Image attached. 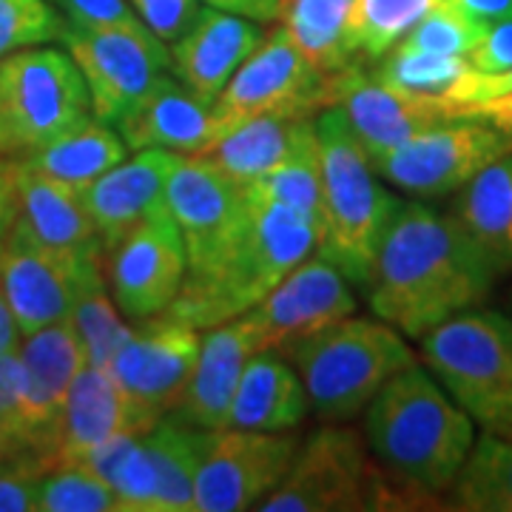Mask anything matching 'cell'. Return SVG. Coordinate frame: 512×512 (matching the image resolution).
I'll return each instance as SVG.
<instances>
[{
  "mask_svg": "<svg viewBox=\"0 0 512 512\" xmlns=\"http://www.w3.org/2000/svg\"><path fill=\"white\" fill-rule=\"evenodd\" d=\"M165 205L183 237L185 276H202L217 268L251 217L245 188L191 154L168 180Z\"/></svg>",
  "mask_w": 512,
  "mask_h": 512,
  "instance_id": "cell-16",
  "label": "cell"
},
{
  "mask_svg": "<svg viewBox=\"0 0 512 512\" xmlns=\"http://www.w3.org/2000/svg\"><path fill=\"white\" fill-rule=\"evenodd\" d=\"M185 157L188 154L168 148H140L80 191L103 251L114 248L134 225L163 205L168 180Z\"/></svg>",
  "mask_w": 512,
  "mask_h": 512,
  "instance_id": "cell-20",
  "label": "cell"
},
{
  "mask_svg": "<svg viewBox=\"0 0 512 512\" xmlns=\"http://www.w3.org/2000/svg\"><path fill=\"white\" fill-rule=\"evenodd\" d=\"M450 507L467 512H512V441L478 436L450 487Z\"/></svg>",
  "mask_w": 512,
  "mask_h": 512,
  "instance_id": "cell-32",
  "label": "cell"
},
{
  "mask_svg": "<svg viewBox=\"0 0 512 512\" xmlns=\"http://www.w3.org/2000/svg\"><path fill=\"white\" fill-rule=\"evenodd\" d=\"M447 3L484 26L512 20V0H447Z\"/></svg>",
  "mask_w": 512,
  "mask_h": 512,
  "instance_id": "cell-47",
  "label": "cell"
},
{
  "mask_svg": "<svg viewBox=\"0 0 512 512\" xmlns=\"http://www.w3.org/2000/svg\"><path fill=\"white\" fill-rule=\"evenodd\" d=\"M92 114L69 52L29 46L0 57V160H23Z\"/></svg>",
  "mask_w": 512,
  "mask_h": 512,
  "instance_id": "cell-8",
  "label": "cell"
},
{
  "mask_svg": "<svg viewBox=\"0 0 512 512\" xmlns=\"http://www.w3.org/2000/svg\"><path fill=\"white\" fill-rule=\"evenodd\" d=\"M367 450L407 498L447 493L476 444V421L419 365L396 373L365 407Z\"/></svg>",
  "mask_w": 512,
  "mask_h": 512,
  "instance_id": "cell-2",
  "label": "cell"
},
{
  "mask_svg": "<svg viewBox=\"0 0 512 512\" xmlns=\"http://www.w3.org/2000/svg\"><path fill=\"white\" fill-rule=\"evenodd\" d=\"M507 92H512V69L501 74L473 72V77L467 80V86L461 92V103L464 106H478L484 100H493V97H501Z\"/></svg>",
  "mask_w": 512,
  "mask_h": 512,
  "instance_id": "cell-46",
  "label": "cell"
},
{
  "mask_svg": "<svg viewBox=\"0 0 512 512\" xmlns=\"http://www.w3.org/2000/svg\"><path fill=\"white\" fill-rule=\"evenodd\" d=\"M424 365L484 430L512 410V319L470 308L419 339Z\"/></svg>",
  "mask_w": 512,
  "mask_h": 512,
  "instance_id": "cell-7",
  "label": "cell"
},
{
  "mask_svg": "<svg viewBox=\"0 0 512 512\" xmlns=\"http://www.w3.org/2000/svg\"><path fill=\"white\" fill-rule=\"evenodd\" d=\"M487 433H495V436H501V439H510L512 441V410L504 416V419L495 424L493 430H487Z\"/></svg>",
  "mask_w": 512,
  "mask_h": 512,
  "instance_id": "cell-53",
  "label": "cell"
},
{
  "mask_svg": "<svg viewBox=\"0 0 512 512\" xmlns=\"http://www.w3.org/2000/svg\"><path fill=\"white\" fill-rule=\"evenodd\" d=\"M154 424L137 410L109 376V370L83 367L74 376L57 427V464L83 461L103 441L120 433H143Z\"/></svg>",
  "mask_w": 512,
  "mask_h": 512,
  "instance_id": "cell-24",
  "label": "cell"
},
{
  "mask_svg": "<svg viewBox=\"0 0 512 512\" xmlns=\"http://www.w3.org/2000/svg\"><path fill=\"white\" fill-rule=\"evenodd\" d=\"M37 512H120L117 495L83 461L55 464L37 495Z\"/></svg>",
  "mask_w": 512,
  "mask_h": 512,
  "instance_id": "cell-38",
  "label": "cell"
},
{
  "mask_svg": "<svg viewBox=\"0 0 512 512\" xmlns=\"http://www.w3.org/2000/svg\"><path fill=\"white\" fill-rule=\"evenodd\" d=\"M373 66L376 69L370 72L393 89L424 94V97H447L456 103H461V92L476 72L467 57L433 55V52L410 49L404 43H396Z\"/></svg>",
  "mask_w": 512,
  "mask_h": 512,
  "instance_id": "cell-34",
  "label": "cell"
},
{
  "mask_svg": "<svg viewBox=\"0 0 512 512\" xmlns=\"http://www.w3.org/2000/svg\"><path fill=\"white\" fill-rule=\"evenodd\" d=\"M450 214L473 237L495 274L512 271V151L456 191Z\"/></svg>",
  "mask_w": 512,
  "mask_h": 512,
  "instance_id": "cell-28",
  "label": "cell"
},
{
  "mask_svg": "<svg viewBox=\"0 0 512 512\" xmlns=\"http://www.w3.org/2000/svg\"><path fill=\"white\" fill-rule=\"evenodd\" d=\"M128 151L168 148L177 154H200L217 140V120L185 83L157 74L137 103L114 123Z\"/></svg>",
  "mask_w": 512,
  "mask_h": 512,
  "instance_id": "cell-22",
  "label": "cell"
},
{
  "mask_svg": "<svg viewBox=\"0 0 512 512\" xmlns=\"http://www.w3.org/2000/svg\"><path fill=\"white\" fill-rule=\"evenodd\" d=\"M512 151V137L481 120H453L427 128L373 160L376 174L416 200H441L461 191L487 165Z\"/></svg>",
  "mask_w": 512,
  "mask_h": 512,
  "instance_id": "cell-11",
  "label": "cell"
},
{
  "mask_svg": "<svg viewBox=\"0 0 512 512\" xmlns=\"http://www.w3.org/2000/svg\"><path fill=\"white\" fill-rule=\"evenodd\" d=\"M254 353H259V342L245 316L205 330L197 365L174 413L200 430H222L228 424L242 370Z\"/></svg>",
  "mask_w": 512,
  "mask_h": 512,
  "instance_id": "cell-23",
  "label": "cell"
},
{
  "mask_svg": "<svg viewBox=\"0 0 512 512\" xmlns=\"http://www.w3.org/2000/svg\"><path fill=\"white\" fill-rule=\"evenodd\" d=\"M69 319H72L74 330L83 342V350H86V365L106 370L111 356L123 345L128 328H131L123 322V313L111 299L106 274L94 276L83 288Z\"/></svg>",
  "mask_w": 512,
  "mask_h": 512,
  "instance_id": "cell-37",
  "label": "cell"
},
{
  "mask_svg": "<svg viewBox=\"0 0 512 512\" xmlns=\"http://www.w3.org/2000/svg\"><path fill=\"white\" fill-rule=\"evenodd\" d=\"M330 106V74L313 69L282 26L271 29L222 89L211 114L217 140L262 114L313 117Z\"/></svg>",
  "mask_w": 512,
  "mask_h": 512,
  "instance_id": "cell-9",
  "label": "cell"
},
{
  "mask_svg": "<svg viewBox=\"0 0 512 512\" xmlns=\"http://www.w3.org/2000/svg\"><path fill=\"white\" fill-rule=\"evenodd\" d=\"M20 160H0V217H12L18 208Z\"/></svg>",
  "mask_w": 512,
  "mask_h": 512,
  "instance_id": "cell-50",
  "label": "cell"
},
{
  "mask_svg": "<svg viewBox=\"0 0 512 512\" xmlns=\"http://www.w3.org/2000/svg\"><path fill=\"white\" fill-rule=\"evenodd\" d=\"M251 205V202H248ZM319 225L285 205H251L234 248L217 268L185 276L168 316L197 330L231 322L259 305L276 285L316 254Z\"/></svg>",
  "mask_w": 512,
  "mask_h": 512,
  "instance_id": "cell-3",
  "label": "cell"
},
{
  "mask_svg": "<svg viewBox=\"0 0 512 512\" xmlns=\"http://www.w3.org/2000/svg\"><path fill=\"white\" fill-rule=\"evenodd\" d=\"M128 3L165 46L180 40L200 12V0H128Z\"/></svg>",
  "mask_w": 512,
  "mask_h": 512,
  "instance_id": "cell-43",
  "label": "cell"
},
{
  "mask_svg": "<svg viewBox=\"0 0 512 512\" xmlns=\"http://www.w3.org/2000/svg\"><path fill=\"white\" fill-rule=\"evenodd\" d=\"M316 137V117H296V114H262L245 120L211 146H205L200 157L214 165L225 177H231L242 188L259 180L262 174L274 171L285 163L293 151Z\"/></svg>",
  "mask_w": 512,
  "mask_h": 512,
  "instance_id": "cell-25",
  "label": "cell"
},
{
  "mask_svg": "<svg viewBox=\"0 0 512 512\" xmlns=\"http://www.w3.org/2000/svg\"><path fill=\"white\" fill-rule=\"evenodd\" d=\"M66 20L52 0H0V57L63 37Z\"/></svg>",
  "mask_w": 512,
  "mask_h": 512,
  "instance_id": "cell-40",
  "label": "cell"
},
{
  "mask_svg": "<svg viewBox=\"0 0 512 512\" xmlns=\"http://www.w3.org/2000/svg\"><path fill=\"white\" fill-rule=\"evenodd\" d=\"M63 20L97 32H151L128 0H52Z\"/></svg>",
  "mask_w": 512,
  "mask_h": 512,
  "instance_id": "cell-42",
  "label": "cell"
},
{
  "mask_svg": "<svg viewBox=\"0 0 512 512\" xmlns=\"http://www.w3.org/2000/svg\"><path fill=\"white\" fill-rule=\"evenodd\" d=\"M188 274L185 245L168 205L106 251V282L123 319L140 322L171 308Z\"/></svg>",
  "mask_w": 512,
  "mask_h": 512,
  "instance_id": "cell-15",
  "label": "cell"
},
{
  "mask_svg": "<svg viewBox=\"0 0 512 512\" xmlns=\"http://www.w3.org/2000/svg\"><path fill=\"white\" fill-rule=\"evenodd\" d=\"M350 313H356V296L345 274L313 254L242 316L254 330L259 350H282Z\"/></svg>",
  "mask_w": 512,
  "mask_h": 512,
  "instance_id": "cell-18",
  "label": "cell"
},
{
  "mask_svg": "<svg viewBox=\"0 0 512 512\" xmlns=\"http://www.w3.org/2000/svg\"><path fill=\"white\" fill-rule=\"evenodd\" d=\"M12 228L55 248H69V251L103 248L92 217L83 205V194L74 191L72 185L46 177L23 163L18 174V208Z\"/></svg>",
  "mask_w": 512,
  "mask_h": 512,
  "instance_id": "cell-27",
  "label": "cell"
},
{
  "mask_svg": "<svg viewBox=\"0 0 512 512\" xmlns=\"http://www.w3.org/2000/svg\"><path fill=\"white\" fill-rule=\"evenodd\" d=\"M441 0H356L350 40L362 63H376Z\"/></svg>",
  "mask_w": 512,
  "mask_h": 512,
  "instance_id": "cell-36",
  "label": "cell"
},
{
  "mask_svg": "<svg viewBox=\"0 0 512 512\" xmlns=\"http://www.w3.org/2000/svg\"><path fill=\"white\" fill-rule=\"evenodd\" d=\"M20 404L29 447L57 464V427L74 376L86 367V350L72 319L35 330L18 345Z\"/></svg>",
  "mask_w": 512,
  "mask_h": 512,
  "instance_id": "cell-19",
  "label": "cell"
},
{
  "mask_svg": "<svg viewBox=\"0 0 512 512\" xmlns=\"http://www.w3.org/2000/svg\"><path fill=\"white\" fill-rule=\"evenodd\" d=\"M0 419L12 424L20 436L26 439L23 430V404H20V359L18 350L0 353ZM29 444V439H26Z\"/></svg>",
  "mask_w": 512,
  "mask_h": 512,
  "instance_id": "cell-45",
  "label": "cell"
},
{
  "mask_svg": "<svg viewBox=\"0 0 512 512\" xmlns=\"http://www.w3.org/2000/svg\"><path fill=\"white\" fill-rule=\"evenodd\" d=\"M12 220H15V214H12V217H0V248H3V242H6V234H9Z\"/></svg>",
  "mask_w": 512,
  "mask_h": 512,
  "instance_id": "cell-54",
  "label": "cell"
},
{
  "mask_svg": "<svg viewBox=\"0 0 512 512\" xmlns=\"http://www.w3.org/2000/svg\"><path fill=\"white\" fill-rule=\"evenodd\" d=\"M20 339H23V333H20L18 322H15V316H12L3 293H0V353L18 350Z\"/></svg>",
  "mask_w": 512,
  "mask_h": 512,
  "instance_id": "cell-51",
  "label": "cell"
},
{
  "mask_svg": "<svg viewBox=\"0 0 512 512\" xmlns=\"http://www.w3.org/2000/svg\"><path fill=\"white\" fill-rule=\"evenodd\" d=\"M330 106L345 111L370 163L427 128L453 120H473L470 106L464 103L387 86L362 66V60L350 63L342 72L330 74Z\"/></svg>",
  "mask_w": 512,
  "mask_h": 512,
  "instance_id": "cell-13",
  "label": "cell"
},
{
  "mask_svg": "<svg viewBox=\"0 0 512 512\" xmlns=\"http://www.w3.org/2000/svg\"><path fill=\"white\" fill-rule=\"evenodd\" d=\"M214 9L231 12V15H242V18L256 20V23H274L279 0H202Z\"/></svg>",
  "mask_w": 512,
  "mask_h": 512,
  "instance_id": "cell-49",
  "label": "cell"
},
{
  "mask_svg": "<svg viewBox=\"0 0 512 512\" xmlns=\"http://www.w3.org/2000/svg\"><path fill=\"white\" fill-rule=\"evenodd\" d=\"M470 66L481 74H501L512 69V20L495 23L484 40L467 55Z\"/></svg>",
  "mask_w": 512,
  "mask_h": 512,
  "instance_id": "cell-44",
  "label": "cell"
},
{
  "mask_svg": "<svg viewBox=\"0 0 512 512\" xmlns=\"http://www.w3.org/2000/svg\"><path fill=\"white\" fill-rule=\"evenodd\" d=\"M311 404L299 373L279 350H259L242 370L225 427L288 433L296 430Z\"/></svg>",
  "mask_w": 512,
  "mask_h": 512,
  "instance_id": "cell-26",
  "label": "cell"
},
{
  "mask_svg": "<svg viewBox=\"0 0 512 512\" xmlns=\"http://www.w3.org/2000/svg\"><path fill=\"white\" fill-rule=\"evenodd\" d=\"M262 37L265 32L256 20L214 6H200L194 23L180 40L171 43V72L205 106H214L234 72L262 43Z\"/></svg>",
  "mask_w": 512,
  "mask_h": 512,
  "instance_id": "cell-21",
  "label": "cell"
},
{
  "mask_svg": "<svg viewBox=\"0 0 512 512\" xmlns=\"http://www.w3.org/2000/svg\"><path fill=\"white\" fill-rule=\"evenodd\" d=\"M299 373L313 416L353 421L396 373L419 365L416 350L382 319L345 316L279 350Z\"/></svg>",
  "mask_w": 512,
  "mask_h": 512,
  "instance_id": "cell-5",
  "label": "cell"
},
{
  "mask_svg": "<svg viewBox=\"0 0 512 512\" xmlns=\"http://www.w3.org/2000/svg\"><path fill=\"white\" fill-rule=\"evenodd\" d=\"M407 495L384 476L367 450L365 433L348 421H325L299 444L291 470L276 484L262 512L396 510Z\"/></svg>",
  "mask_w": 512,
  "mask_h": 512,
  "instance_id": "cell-6",
  "label": "cell"
},
{
  "mask_svg": "<svg viewBox=\"0 0 512 512\" xmlns=\"http://www.w3.org/2000/svg\"><path fill=\"white\" fill-rule=\"evenodd\" d=\"M356 0H279L276 20L313 69L336 74L356 63L350 40Z\"/></svg>",
  "mask_w": 512,
  "mask_h": 512,
  "instance_id": "cell-30",
  "label": "cell"
},
{
  "mask_svg": "<svg viewBox=\"0 0 512 512\" xmlns=\"http://www.w3.org/2000/svg\"><path fill=\"white\" fill-rule=\"evenodd\" d=\"M106 274V251H69L43 245L9 225L0 248V293L23 336L69 319L77 296Z\"/></svg>",
  "mask_w": 512,
  "mask_h": 512,
  "instance_id": "cell-10",
  "label": "cell"
},
{
  "mask_svg": "<svg viewBox=\"0 0 512 512\" xmlns=\"http://www.w3.org/2000/svg\"><path fill=\"white\" fill-rule=\"evenodd\" d=\"M117 495L120 512H157V484L143 433H120L83 458Z\"/></svg>",
  "mask_w": 512,
  "mask_h": 512,
  "instance_id": "cell-33",
  "label": "cell"
},
{
  "mask_svg": "<svg viewBox=\"0 0 512 512\" xmlns=\"http://www.w3.org/2000/svg\"><path fill=\"white\" fill-rule=\"evenodd\" d=\"M126 157L128 146L117 134V128L89 114L72 128H66L63 134H57L46 146L23 157L20 163L72 185L74 191H86L97 177H103Z\"/></svg>",
  "mask_w": 512,
  "mask_h": 512,
  "instance_id": "cell-29",
  "label": "cell"
},
{
  "mask_svg": "<svg viewBox=\"0 0 512 512\" xmlns=\"http://www.w3.org/2000/svg\"><path fill=\"white\" fill-rule=\"evenodd\" d=\"M60 43L80 69L92 114L114 126L151 80L171 69V52L154 32H97V29H63Z\"/></svg>",
  "mask_w": 512,
  "mask_h": 512,
  "instance_id": "cell-17",
  "label": "cell"
},
{
  "mask_svg": "<svg viewBox=\"0 0 512 512\" xmlns=\"http://www.w3.org/2000/svg\"><path fill=\"white\" fill-rule=\"evenodd\" d=\"M251 205H285L308 214L316 225L322 222V157L319 134L293 151L285 163L262 174L245 188Z\"/></svg>",
  "mask_w": 512,
  "mask_h": 512,
  "instance_id": "cell-35",
  "label": "cell"
},
{
  "mask_svg": "<svg viewBox=\"0 0 512 512\" xmlns=\"http://www.w3.org/2000/svg\"><path fill=\"white\" fill-rule=\"evenodd\" d=\"M322 157V222L316 254L336 265L350 285L365 288L384 231L402 200L379 183V174L356 140L345 111L316 114Z\"/></svg>",
  "mask_w": 512,
  "mask_h": 512,
  "instance_id": "cell-4",
  "label": "cell"
},
{
  "mask_svg": "<svg viewBox=\"0 0 512 512\" xmlns=\"http://www.w3.org/2000/svg\"><path fill=\"white\" fill-rule=\"evenodd\" d=\"M26 450H32L26 444V439L20 436L12 424H6V421L0 419V464L9 461L12 456H18V453H26Z\"/></svg>",
  "mask_w": 512,
  "mask_h": 512,
  "instance_id": "cell-52",
  "label": "cell"
},
{
  "mask_svg": "<svg viewBox=\"0 0 512 512\" xmlns=\"http://www.w3.org/2000/svg\"><path fill=\"white\" fill-rule=\"evenodd\" d=\"M470 114H473V120H481L487 126L498 128L501 134L512 137V92L484 100L478 106H470Z\"/></svg>",
  "mask_w": 512,
  "mask_h": 512,
  "instance_id": "cell-48",
  "label": "cell"
},
{
  "mask_svg": "<svg viewBox=\"0 0 512 512\" xmlns=\"http://www.w3.org/2000/svg\"><path fill=\"white\" fill-rule=\"evenodd\" d=\"M495 268L453 214L424 200L402 202L376 251L367 305L407 339L461 311L478 308L493 291Z\"/></svg>",
  "mask_w": 512,
  "mask_h": 512,
  "instance_id": "cell-1",
  "label": "cell"
},
{
  "mask_svg": "<svg viewBox=\"0 0 512 512\" xmlns=\"http://www.w3.org/2000/svg\"><path fill=\"white\" fill-rule=\"evenodd\" d=\"M487 29L490 26L476 23L464 12H458L456 6H450L447 0H441L439 6L430 9L399 43L410 49H421V52H433V55L467 57L484 40Z\"/></svg>",
  "mask_w": 512,
  "mask_h": 512,
  "instance_id": "cell-39",
  "label": "cell"
},
{
  "mask_svg": "<svg viewBox=\"0 0 512 512\" xmlns=\"http://www.w3.org/2000/svg\"><path fill=\"white\" fill-rule=\"evenodd\" d=\"M55 461L35 450L18 453L0 464V512H37V495Z\"/></svg>",
  "mask_w": 512,
  "mask_h": 512,
  "instance_id": "cell-41",
  "label": "cell"
},
{
  "mask_svg": "<svg viewBox=\"0 0 512 512\" xmlns=\"http://www.w3.org/2000/svg\"><path fill=\"white\" fill-rule=\"evenodd\" d=\"M208 430L183 416H163L146 430V453L157 484V512H197L194 490Z\"/></svg>",
  "mask_w": 512,
  "mask_h": 512,
  "instance_id": "cell-31",
  "label": "cell"
},
{
  "mask_svg": "<svg viewBox=\"0 0 512 512\" xmlns=\"http://www.w3.org/2000/svg\"><path fill=\"white\" fill-rule=\"evenodd\" d=\"M299 444L293 430H208L194 490L197 512L256 510L291 470Z\"/></svg>",
  "mask_w": 512,
  "mask_h": 512,
  "instance_id": "cell-12",
  "label": "cell"
},
{
  "mask_svg": "<svg viewBox=\"0 0 512 512\" xmlns=\"http://www.w3.org/2000/svg\"><path fill=\"white\" fill-rule=\"evenodd\" d=\"M200 330L160 313L131 322L128 336L111 356L109 376L151 424L174 413L197 365Z\"/></svg>",
  "mask_w": 512,
  "mask_h": 512,
  "instance_id": "cell-14",
  "label": "cell"
}]
</instances>
